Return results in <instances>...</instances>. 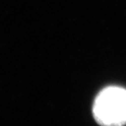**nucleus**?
Listing matches in <instances>:
<instances>
[{"instance_id": "1", "label": "nucleus", "mask_w": 126, "mask_h": 126, "mask_svg": "<svg viewBox=\"0 0 126 126\" xmlns=\"http://www.w3.org/2000/svg\"><path fill=\"white\" fill-rule=\"evenodd\" d=\"M93 114L101 126L126 125V89L119 86L104 88L95 97Z\"/></svg>"}]
</instances>
